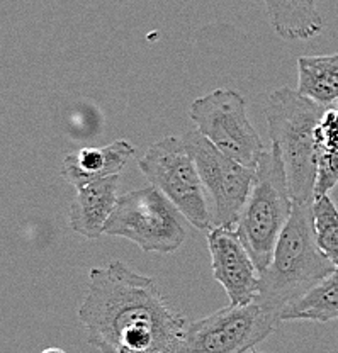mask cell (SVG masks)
Instances as JSON below:
<instances>
[{
	"mask_svg": "<svg viewBox=\"0 0 338 353\" xmlns=\"http://www.w3.org/2000/svg\"><path fill=\"white\" fill-rule=\"evenodd\" d=\"M79 319L101 353H181L189 325L152 277L119 260L90 268Z\"/></svg>",
	"mask_w": 338,
	"mask_h": 353,
	"instance_id": "6da1fadb",
	"label": "cell"
},
{
	"mask_svg": "<svg viewBox=\"0 0 338 353\" xmlns=\"http://www.w3.org/2000/svg\"><path fill=\"white\" fill-rule=\"evenodd\" d=\"M335 270L316 245L313 202H294L288 224L275 245L266 272L260 274L262 306L281 316L282 309L299 299Z\"/></svg>",
	"mask_w": 338,
	"mask_h": 353,
	"instance_id": "7a4b0ae2",
	"label": "cell"
},
{
	"mask_svg": "<svg viewBox=\"0 0 338 353\" xmlns=\"http://www.w3.org/2000/svg\"><path fill=\"white\" fill-rule=\"evenodd\" d=\"M326 108L297 90L281 87L270 92L266 105L270 141L279 150L294 202H313L318 146L316 126Z\"/></svg>",
	"mask_w": 338,
	"mask_h": 353,
	"instance_id": "3957f363",
	"label": "cell"
},
{
	"mask_svg": "<svg viewBox=\"0 0 338 353\" xmlns=\"http://www.w3.org/2000/svg\"><path fill=\"white\" fill-rule=\"evenodd\" d=\"M292 212L288 176L279 150L272 145L260 158L237 233L259 272L267 270L275 245Z\"/></svg>",
	"mask_w": 338,
	"mask_h": 353,
	"instance_id": "277c9868",
	"label": "cell"
},
{
	"mask_svg": "<svg viewBox=\"0 0 338 353\" xmlns=\"http://www.w3.org/2000/svg\"><path fill=\"white\" fill-rule=\"evenodd\" d=\"M182 218L167 196L150 183L117 197L104 233L126 238L143 252L172 253L187 240Z\"/></svg>",
	"mask_w": 338,
	"mask_h": 353,
	"instance_id": "5b68a950",
	"label": "cell"
},
{
	"mask_svg": "<svg viewBox=\"0 0 338 353\" xmlns=\"http://www.w3.org/2000/svg\"><path fill=\"white\" fill-rule=\"evenodd\" d=\"M138 167L194 228L211 230L215 219L206 201V187L182 138L165 136L139 158Z\"/></svg>",
	"mask_w": 338,
	"mask_h": 353,
	"instance_id": "8992f818",
	"label": "cell"
},
{
	"mask_svg": "<svg viewBox=\"0 0 338 353\" xmlns=\"http://www.w3.org/2000/svg\"><path fill=\"white\" fill-rule=\"evenodd\" d=\"M281 316L253 301L218 309L187 325L181 353H248L274 333Z\"/></svg>",
	"mask_w": 338,
	"mask_h": 353,
	"instance_id": "52a82bcc",
	"label": "cell"
},
{
	"mask_svg": "<svg viewBox=\"0 0 338 353\" xmlns=\"http://www.w3.org/2000/svg\"><path fill=\"white\" fill-rule=\"evenodd\" d=\"M189 116L204 138L245 167L257 168L267 152L248 119L247 101L238 92L216 88L192 102Z\"/></svg>",
	"mask_w": 338,
	"mask_h": 353,
	"instance_id": "ba28073f",
	"label": "cell"
},
{
	"mask_svg": "<svg viewBox=\"0 0 338 353\" xmlns=\"http://www.w3.org/2000/svg\"><path fill=\"white\" fill-rule=\"evenodd\" d=\"M182 141L199 170L204 187L215 199L212 219L216 226L235 228L253 187L255 168L226 157L197 130L186 132Z\"/></svg>",
	"mask_w": 338,
	"mask_h": 353,
	"instance_id": "9c48e42d",
	"label": "cell"
},
{
	"mask_svg": "<svg viewBox=\"0 0 338 353\" xmlns=\"http://www.w3.org/2000/svg\"><path fill=\"white\" fill-rule=\"evenodd\" d=\"M212 275L223 285L233 306L257 301L260 294V272L235 228L212 226L208 233Z\"/></svg>",
	"mask_w": 338,
	"mask_h": 353,
	"instance_id": "30bf717a",
	"label": "cell"
},
{
	"mask_svg": "<svg viewBox=\"0 0 338 353\" xmlns=\"http://www.w3.org/2000/svg\"><path fill=\"white\" fill-rule=\"evenodd\" d=\"M135 154L136 148L126 139H117L99 148H82L63 158L60 174L68 183L80 189L95 180L119 175Z\"/></svg>",
	"mask_w": 338,
	"mask_h": 353,
	"instance_id": "8fae6325",
	"label": "cell"
},
{
	"mask_svg": "<svg viewBox=\"0 0 338 353\" xmlns=\"http://www.w3.org/2000/svg\"><path fill=\"white\" fill-rule=\"evenodd\" d=\"M117 187L119 175H111L77 189L70 204V228L87 240L101 236L116 208Z\"/></svg>",
	"mask_w": 338,
	"mask_h": 353,
	"instance_id": "7c38bea8",
	"label": "cell"
},
{
	"mask_svg": "<svg viewBox=\"0 0 338 353\" xmlns=\"http://www.w3.org/2000/svg\"><path fill=\"white\" fill-rule=\"evenodd\" d=\"M270 26L286 41H308L321 34L316 0H264Z\"/></svg>",
	"mask_w": 338,
	"mask_h": 353,
	"instance_id": "4fadbf2b",
	"label": "cell"
},
{
	"mask_svg": "<svg viewBox=\"0 0 338 353\" xmlns=\"http://www.w3.org/2000/svg\"><path fill=\"white\" fill-rule=\"evenodd\" d=\"M297 92L321 108L338 104V53L297 58Z\"/></svg>",
	"mask_w": 338,
	"mask_h": 353,
	"instance_id": "5bb4252c",
	"label": "cell"
},
{
	"mask_svg": "<svg viewBox=\"0 0 338 353\" xmlns=\"http://www.w3.org/2000/svg\"><path fill=\"white\" fill-rule=\"evenodd\" d=\"M338 319V268L281 312L282 321L330 323Z\"/></svg>",
	"mask_w": 338,
	"mask_h": 353,
	"instance_id": "9a60e30c",
	"label": "cell"
},
{
	"mask_svg": "<svg viewBox=\"0 0 338 353\" xmlns=\"http://www.w3.org/2000/svg\"><path fill=\"white\" fill-rule=\"evenodd\" d=\"M318 170L315 197L328 196L338 183V104L326 108L316 126Z\"/></svg>",
	"mask_w": 338,
	"mask_h": 353,
	"instance_id": "2e32d148",
	"label": "cell"
},
{
	"mask_svg": "<svg viewBox=\"0 0 338 353\" xmlns=\"http://www.w3.org/2000/svg\"><path fill=\"white\" fill-rule=\"evenodd\" d=\"M313 228L318 248L338 268V208L330 194L315 197Z\"/></svg>",
	"mask_w": 338,
	"mask_h": 353,
	"instance_id": "e0dca14e",
	"label": "cell"
},
{
	"mask_svg": "<svg viewBox=\"0 0 338 353\" xmlns=\"http://www.w3.org/2000/svg\"><path fill=\"white\" fill-rule=\"evenodd\" d=\"M41 353H67L65 350H61V348H57V347H53V348H46V350H43Z\"/></svg>",
	"mask_w": 338,
	"mask_h": 353,
	"instance_id": "ac0fdd59",
	"label": "cell"
},
{
	"mask_svg": "<svg viewBox=\"0 0 338 353\" xmlns=\"http://www.w3.org/2000/svg\"><path fill=\"white\" fill-rule=\"evenodd\" d=\"M248 353H264V352H259V350H252V352H248Z\"/></svg>",
	"mask_w": 338,
	"mask_h": 353,
	"instance_id": "d6986e66",
	"label": "cell"
}]
</instances>
